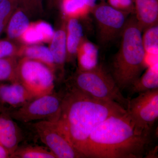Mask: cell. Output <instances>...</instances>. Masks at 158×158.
Here are the masks:
<instances>
[{
  "instance_id": "23",
  "label": "cell",
  "mask_w": 158,
  "mask_h": 158,
  "mask_svg": "<svg viewBox=\"0 0 158 158\" xmlns=\"http://www.w3.org/2000/svg\"><path fill=\"white\" fill-rule=\"evenodd\" d=\"M13 7L12 0H3L0 3V36L8 25Z\"/></svg>"
},
{
  "instance_id": "15",
  "label": "cell",
  "mask_w": 158,
  "mask_h": 158,
  "mask_svg": "<svg viewBox=\"0 0 158 158\" xmlns=\"http://www.w3.org/2000/svg\"><path fill=\"white\" fill-rule=\"evenodd\" d=\"M83 36V28L77 19L69 18L66 31V57L68 56L71 58L77 55Z\"/></svg>"
},
{
  "instance_id": "25",
  "label": "cell",
  "mask_w": 158,
  "mask_h": 158,
  "mask_svg": "<svg viewBox=\"0 0 158 158\" xmlns=\"http://www.w3.org/2000/svg\"><path fill=\"white\" fill-rule=\"evenodd\" d=\"M108 4L114 9L128 14H134V0H107Z\"/></svg>"
},
{
  "instance_id": "17",
  "label": "cell",
  "mask_w": 158,
  "mask_h": 158,
  "mask_svg": "<svg viewBox=\"0 0 158 158\" xmlns=\"http://www.w3.org/2000/svg\"><path fill=\"white\" fill-rule=\"evenodd\" d=\"M29 25V19L26 15L22 11H16L9 19L7 25L8 37L14 39L21 37Z\"/></svg>"
},
{
  "instance_id": "3",
  "label": "cell",
  "mask_w": 158,
  "mask_h": 158,
  "mask_svg": "<svg viewBox=\"0 0 158 158\" xmlns=\"http://www.w3.org/2000/svg\"><path fill=\"white\" fill-rule=\"evenodd\" d=\"M142 33L135 15L131 14L122 32L120 47L113 58L110 71L121 90L129 88L146 67Z\"/></svg>"
},
{
  "instance_id": "20",
  "label": "cell",
  "mask_w": 158,
  "mask_h": 158,
  "mask_svg": "<svg viewBox=\"0 0 158 158\" xmlns=\"http://www.w3.org/2000/svg\"><path fill=\"white\" fill-rule=\"evenodd\" d=\"M14 158H57L56 155L44 148L27 146L17 148L11 156Z\"/></svg>"
},
{
  "instance_id": "31",
  "label": "cell",
  "mask_w": 158,
  "mask_h": 158,
  "mask_svg": "<svg viewBox=\"0 0 158 158\" xmlns=\"http://www.w3.org/2000/svg\"><path fill=\"white\" fill-rule=\"evenodd\" d=\"M32 1H33L34 2H40L41 0H32Z\"/></svg>"
},
{
  "instance_id": "28",
  "label": "cell",
  "mask_w": 158,
  "mask_h": 158,
  "mask_svg": "<svg viewBox=\"0 0 158 158\" xmlns=\"http://www.w3.org/2000/svg\"><path fill=\"white\" fill-rule=\"evenodd\" d=\"M10 158V154L2 144L0 143V158Z\"/></svg>"
},
{
  "instance_id": "32",
  "label": "cell",
  "mask_w": 158,
  "mask_h": 158,
  "mask_svg": "<svg viewBox=\"0 0 158 158\" xmlns=\"http://www.w3.org/2000/svg\"><path fill=\"white\" fill-rule=\"evenodd\" d=\"M2 1H3V0H0V3H1V2H2Z\"/></svg>"
},
{
  "instance_id": "27",
  "label": "cell",
  "mask_w": 158,
  "mask_h": 158,
  "mask_svg": "<svg viewBox=\"0 0 158 158\" xmlns=\"http://www.w3.org/2000/svg\"><path fill=\"white\" fill-rule=\"evenodd\" d=\"M14 46L8 40H0V59L11 56L14 52Z\"/></svg>"
},
{
  "instance_id": "22",
  "label": "cell",
  "mask_w": 158,
  "mask_h": 158,
  "mask_svg": "<svg viewBox=\"0 0 158 158\" xmlns=\"http://www.w3.org/2000/svg\"><path fill=\"white\" fill-rule=\"evenodd\" d=\"M142 40L146 54H158V24L143 31Z\"/></svg>"
},
{
  "instance_id": "19",
  "label": "cell",
  "mask_w": 158,
  "mask_h": 158,
  "mask_svg": "<svg viewBox=\"0 0 158 158\" xmlns=\"http://www.w3.org/2000/svg\"><path fill=\"white\" fill-rule=\"evenodd\" d=\"M63 13L69 18L85 17L90 12V9L85 0H62Z\"/></svg>"
},
{
  "instance_id": "16",
  "label": "cell",
  "mask_w": 158,
  "mask_h": 158,
  "mask_svg": "<svg viewBox=\"0 0 158 158\" xmlns=\"http://www.w3.org/2000/svg\"><path fill=\"white\" fill-rule=\"evenodd\" d=\"M50 50L53 57L55 65L63 67L66 59V31L60 29L55 32L52 39Z\"/></svg>"
},
{
  "instance_id": "1",
  "label": "cell",
  "mask_w": 158,
  "mask_h": 158,
  "mask_svg": "<svg viewBox=\"0 0 158 158\" xmlns=\"http://www.w3.org/2000/svg\"><path fill=\"white\" fill-rule=\"evenodd\" d=\"M153 131L138 128L127 112L110 116L90 135L85 158H142L152 150Z\"/></svg>"
},
{
  "instance_id": "7",
  "label": "cell",
  "mask_w": 158,
  "mask_h": 158,
  "mask_svg": "<svg viewBox=\"0 0 158 158\" xmlns=\"http://www.w3.org/2000/svg\"><path fill=\"white\" fill-rule=\"evenodd\" d=\"M90 13L96 21L99 43L103 46L121 35L129 15L114 9L105 1L96 4Z\"/></svg>"
},
{
  "instance_id": "8",
  "label": "cell",
  "mask_w": 158,
  "mask_h": 158,
  "mask_svg": "<svg viewBox=\"0 0 158 158\" xmlns=\"http://www.w3.org/2000/svg\"><path fill=\"white\" fill-rule=\"evenodd\" d=\"M34 125L40 139L57 158H84L71 143L57 121L43 120Z\"/></svg>"
},
{
  "instance_id": "29",
  "label": "cell",
  "mask_w": 158,
  "mask_h": 158,
  "mask_svg": "<svg viewBox=\"0 0 158 158\" xmlns=\"http://www.w3.org/2000/svg\"><path fill=\"white\" fill-rule=\"evenodd\" d=\"M98 0H85L86 2V4H87L88 7L90 9V11L92 8L96 5L97 1ZM101 1H105V0H101Z\"/></svg>"
},
{
  "instance_id": "4",
  "label": "cell",
  "mask_w": 158,
  "mask_h": 158,
  "mask_svg": "<svg viewBox=\"0 0 158 158\" xmlns=\"http://www.w3.org/2000/svg\"><path fill=\"white\" fill-rule=\"evenodd\" d=\"M69 85L91 97L113 102L127 109L129 98L125 97L110 72L98 64L88 70H78Z\"/></svg>"
},
{
  "instance_id": "21",
  "label": "cell",
  "mask_w": 158,
  "mask_h": 158,
  "mask_svg": "<svg viewBox=\"0 0 158 158\" xmlns=\"http://www.w3.org/2000/svg\"><path fill=\"white\" fill-rule=\"evenodd\" d=\"M2 81L19 83L18 65L11 56L0 59V81Z\"/></svg>"
},
{
  "instance_id": "10",
  "label": "cell",
  "mask_w": 158,
  "mask_h": 158,
  "mask_svg": "<svg viewBox=\"0 0 158 158\" xmlns=\"http://www.w3.org/2000/svg\"><path fill=\"white\" fill-rule=\"evenodd\" d=\"M21 136L17 126L7 111L0 113V143L10 156L18 148Z\"/></svg>"
},
{
  "instance_id": "6",
  "label": "cell",
  "mask_w": 158,
  "mask_h": 158,
  "mask_svg": "<svg viewBox=\"0 0 158 158\" xmlns=\"http://www.w3.org/2000/svg\"><path fill=\"white\" fill-rule=\"evenodd\" d=\"M19 82L35 98L54 92V78L52 70L41 62L26 58L18 65Z\"/></svg>"
},
{
  "instance_id": "14",
  "label": "cell",
  "mask_w": 158,
  "mask_h": 158,
  "mask_svg": "<svg viewBox=\"0 0 158 158\" xmlns=\"http://www.w3.org/2000/svg\"><path fill=\"white\" fill-rule=\"evenodd\" d=\"M158 88V62L148 65L142 75L130 87L131 94L141 93Z\"/></svg>"
},
{
  "instance_id": "11",
  "label": "cell",
  "mask_w": 158,
  "mask_h": 158,
  "mask_svg": "<svg viewBox=\"0 0 158 158\" xmlns=\"http://www.w3.org/2000/svg\"><path fill=\"white\" fill-rule=\"evenodd\" d=\"M34 98H35L20 83L0 84V105L3 107L4 104L7 105L14 110Z\"/></svg>"
},
{
  "instance_id": "12",
  "label": "cell",
  "mask_w": 158,
  "mask_h": 158,
  "mask_svg": "<svg viewBox=\"0 0 158 158\" xmlns=\"http://www.w3.org/2000/svg\"><path fill=\"white\" fill-rule=\"evenodd\" d=\"M134 15L142 31L158 23V0H134Z\"/></svg>"
},
{
  "instance_id": "26",
  "label": "cell",
  "mask_w": 158,
  "mask_h": 158,
  "mask_svg": "<svg viewBox=\"0 0 158 158\" xmlns=\"http://www.w3.org/2000/svg\"><path fill=\"white\" fill-rule=\"evenodd\" d=\"M35 27L40 32L43 37L44 41H51L53 37L55 31L52 27L48 23L41 22L34 24Z\"/></svg>"
},
{
  "instance_id": "13",
  "label": "cell",
  "mask_w": 158,
  "mask_h": 158,
  "mask_svg": "<svg viewBox=\"0 0 158 158\" xmlns=\"http://www.w3.org/2000/svg\"><path fill=\"white\" fill-rule=\"evenodd\" d=\"M98 49L90 40L83 38L77 51L79 69L88 70L98 65Z\"/></svg>"
},
{
  "instance_id": "5",
  "label": "cell",
  "mask_w": 158,
  "mask_h": 158,
  "mask_svg": "<svg viewBox=\"0 0 158 158\" xmlns=\"http://www.w3.org/2000/svg\"><path fill=\"white\" fill-rule=\"evenodd\" d=\"M64 91L36 98L22 106L11 110V118L22 123L43 120L57 121L62 109Z\"/></svg>"
},
{
  "instance_id": "30",
  "label": "cell",
  "mask_w": 158,
  "mask_h": 158,
  "mask_svg": "<svg viewBox=\"0 0 158 158\" xmlns=\"http://www.w3.org/2000/svg\"><path fill=\"white\" fill-rule=\"evenodd\" d=\"M7 111L6 109H5L2 105H0V113H2V112H4V111Z\"/></svg>"
},
{
  "instance_id": "9",
  "label": "cell",
  "mask_w": 158,
  "mask_h": 158,
  "mask_svg": "<svg viewBox=\"0 0 158 158\" xmlns=\"http://www.w3.org/2000/svg\"><path fill=\"white\" fill-rule=\"evenodd\" d=\"M126 110L138 128L153 131L158 118V88L139 93L135 98L130 99Z\"/></svg>"
},
{
  "instance_id": "18",
  "label": "cell",
  "mask_w": 158,
  "mask_h": 158,
  "mask_svg": "<svg viewBox=\"0 0 158 158\" xmlns=\"http://www.w3.org/2000/svg\"><path fill=\"white\" fill-rule=\"evenodd\" d=\"M23 54L27 58L43 63L50 69L54 68L53 57L49 48L40 45H33L24 49Z\"/></svg>"
},
{
  "instance_id": "2",
  "label": "cell",
  "mask_w": 158,
  "mask_h": 158,
  "mask_svg": "<svg viewBox=\"0 0 158 158\" xmlns=\"http://www.w3.org/2000/svg\"><path fill=\"white\" fill-rule=\"evenodd\" d=\"M126 112L116 103L94 98L68 84L57 122L71 143L85 158L86 144L94 129L110 116Z\"/></svg>"
},
{
  "instance_id": "24",
  "label": "cell",
  "mask_w": 158,
  "mask_h": 158,
  "mask_svg": "<svg viewBox=\"0 0 158 158\" xmlns=\"http://www.w3.org/2000/svg\"><path fill=\"white\" fill-rule=\"evenodd\" d=\"M21 37L24 42L28 44H35L44 41L43 37L35 27L34 24L30 25Z\"/></svg>"
}]
</instances>
